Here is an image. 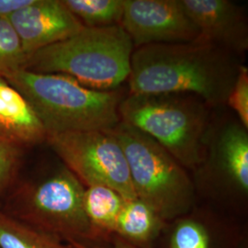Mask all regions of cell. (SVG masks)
<instances>
[{
  "label": "cell",
  "instance_id": "1",
  "mask_svg": "<svg viewBox=\"0 0 248 248\" xmlns=\"http://www.w3.org/2000/svg\"><path fill=\"white\" fill-rule=\"evenodd\" d=\"M238 57L200 40L135 48L127 80L129 93H186L212 108L226 105L243 64Z\"/></svg>",
  "mask_w": 248,
  "mask_h": 248
},
{
  "label": "cell",
  "instance_id": "2",
  "mask_svg": "<svg viewBox=\"0 0 248 248\" xmlns=\"http://www.w3.org/2000/svg\"><path fill=\"white\" fill-rule=\"evenodd\" d=\"M32 107L47 136L60 133L111 131L121 122L119 90L89 89L69 77L25 69L4 78Z\"/></svg>",
  "mask_w": 248,
  "mask_h": 248
},
{
  "label": "cell",
  "instance_id": "3",
  "mask_svg": "<svg viewBox=\"0 0 248 248\" xmlns=\"http://www.w3.org/2000/svg\"><path fill=\"white\" fill-rule=\"evenodd\" d=\"M134 46L121 25L86 28L27 59L25 70L69 77L89 89L110 91L127 82Z\"/></svg>",
  "mask_w": 248,
  "mask_h": 248
},
{
  "label": "cell",
  "instance_id": "4",
  "mask_svg": "<svg viewBox=\"0 0 248 248\" xmlns=\"http://www.w3.org/2000/svg\"><path fill=\"white\" fill-rule=\"evenodd\" d=\"M121 122L149 135L177 160L194 171L202 162L213 121L212 107L186 93L131 94L120 103Z\"/></svg>",
  "mask_w": 248,
  "mask_h": 248
},
{
  "label": "cell",
  "instance_id": "5",
  "mask_svg": "<svg viewBox=\"0 0 248 248\" xmlns=\"http://www.w3.org/2000/svg\"><path fill=\"white\" fill-rule=\"evenodd\" d=\"M108 132L123 148L136 197L164 222H172L195 207L192 178L158 142L124 122Z\"/></svg>",
  "mask_w": 248,
  "mask_h": 248
},
{
  "label": "cell",
  "instance_id": "6",
  "mask_svg": "<svg viewBox=\"0 0 248 248\" xmlns=\"http://www.w3.org/2000/svg\"><path fill=\"white\" fill-rule=\"evenodd\" d=\"M85 186L64 165L19 187L4 210L21 222L64 242L97 243L84 210Z\"/></svg>",
  "mask_w": 248,
  "mask_h": 248
},
{
  "label": "cell",
  "instance_id": "7",
  "mask_svg": "<svg viewBox=\"0 0 248 248\" xmlns=\"http://www.w3.org/2000/svg\"><path fill=\"white\" fill-rule=\"evenodd\" d=\"M196 194L238 211L248 199V129L237 118L213 119L202 162L192 172Z\"/></svg>",
  "mask_w": 248,
  "mask_h": 248
},
{
  "label": "cell",
  "instance_id": "8",
  "mask_svg": "<svg viewBox=\"0 0 248 248\" xmlns=\"http://www.w3.org/2000/svg\"><path fill=\"white\" fill-rule=\"evenodd\" d=\"M46 142L85 187L106 186L125 200L137 198L121 144L109 132L49 135Z\"/></svg>",
  "mask_w": 248,
  "mask_h": 248
},
{
  "label": "cell",
  "instance_id": "9",
  "mask_svg": "<svg viewBox=\"0 0 248 248\" xmlns=\"http://www.w3.org/2000/svg\"><path fill=\"white\" fill-rule=\"evenodd\" d=\"M134 49L154 45L194 43L200 32L180 0H125L121 22Z\"/></svg>",
  "mask_w": 248,
  "mask_h": 248
},
{
  "label": "cell",
  "instance_id": "10",
  "mask_svg": "<svg viewBox=\"0 0 248 248\" xmlns=\"http://www.w3.org/2000/svg\"><path fill=\"white\" fill-rule=\"evenodd\" d=\"M200 32V41L242 55L248 50V21L243 6L230 0H180Z\"/></svg>",
  "mask_w": 248,
  "mask_h": 248
},
{
  "label": "cell",
  "instance_id": "11",
  "mask_svg": "<svg viewBox=\"0 0 248 248\" xmlns=\"http://www.w3.org/2000/svg\"><path fill=\"white\" fill-rule=\"evenodd\" d=\"M27 59L41 49L78 33L84 26L62 0H33L9 18Z\"/></svg>",
  "mask_w": 248,
  "mask_h": 248
},
{
  "label": "cell",
  "instance_id": "12",
  "mask_svg": "<svg viewBox=\"0 0 248 248\" xmlns=\"http://www.w3.org/2000/svg\"><path fill=\"white\" fill-rule=\"evenodd\" d=\"M164 232L169 248H247L237 225L208 208L195 206Z\"/></svg>",
  "mask_w": 248,
  "mask_h": 248
},
{
  "label": "cell",
  "instance_id": "13",
  "mask_svg": "<svg viewBox=\"0 0 248 248\" xmlns=\"http://www.w3.org/2000/svg\"><path fill=\"white\" fill-rule=\"evenodd\" d=\"M46 138L47 133L32 107L0 77V139L19 148L46 142Z\"/></svg>",
  "mask_w": 248,
  "mask_h": 248
},
{
  "label": "cell",
  "instance_id": "14",
  "mask_svg": "<svg viewBox=\"0 0 248 248\" xmlns=\"http://www.w3.org/2000/svg\"><path fill=\"white\" fill-rule=\"evenodd\" d=\"M167 224L147 204L134 198L125 201L117 220L114 236L146 248L164 232Z\"/></svg>",
  "mask_w": 248,
  "mask_h": 248
},
{
  "label": "cell",
  "instance_id": "15",
  "mask_svg": "<svg viewBox=\"0 0 248 248\" xmlns=\"http://www.w3.org/2000/svg\"><path fill=\"white\" fill-rule=\"evenodd\" d=\"M125 201L119 192L108 186L85 187L84 210L97 243H109L114 236L117 220Z\"/></svg>",
  "mask_w": 248,
  "mask_h": 248
},
{
  "label": "cell",
  "instance_id": "16",
  "mask_svg": "<svg viewBox=\"0 0 248 248\" xmlns=\"http://www.w3.org/2000/svg\"><path fill=\"white\" fill-rule=\"evenodd\" d=\"M0 248H74L0 210Z\"/></svg>",
  "mask_w": 248,
  "mask_h": 248
},
{
  "label": "cell",
  "instance_id": "17",
  "mask_svg": "<svg viewBox=\"0 0 248 248\" xmlns=\"http://www.w3.org/2000/svg\"><path fill=\"white\" fill-rule=\"evenodd\" d=\"M63 5L86 28L121 25L125 0H62Z\"/></svg>",
  "mask_w": 248,
  "mask_h": 248
},
{
  "label": "cell",
  "instance_id": "18",
  "mask_svg": "<svg viewBox=\"0 0 248 248\" xmlns=\"http://www.w3.org/2000/svg\"><path fill=\"white\" fill-rule=\"evenodd\" d=\"M26 54L10 21L0 18V77L25 68Z\"/></svg>",
  "mask_w": 248,
  "mask_h": 248
},
{
  "label": "cell",
  "instance_id": "19",
  "mask_svg": "<svg viewBox=\"0 0 248 248\" xmlns=\"http://www.w3.org/2000/svg\"><path fill=\"white\" fill-rule=\"evenodd\" d=\"M226 104L235 113L240 123L248 129V68L244 63L240 67Z\"/></svg>",
  "mask_w": 248,
  "mask_h": 248
},
{
  "label": "cell",
  "instance_id": "20",
  "mask_svg": "<svg viewBox=\"0 0 248 248\" xmlns=\"http://www.w3.org/2000/svg\"><path fill=\"white\" fill-rule=\"evenodd\" d=\"M19 148L0 139V194L15 180L19 165Z\"/></svg>",
  "mask_w": 248,
  "mask_h": 248
},
{
  "label": "cell",
  "instance_id": "21",
  "mask_svg": "<svg viewBox=\"0 0 248 248\" xmlns=\"http://www.w3.org/2000/svg\"><path fill=\"white\" fill-rule=\"evenodd\" d=\"M33 0H0V18L9 19L15 12L23 9Z\"/></svg>",
  "mask_w": 248,
  "mask_h": 248
},
{
  "label": "cell",
  "instance_id": "22",
  "mask_svg": "<svg viewBox=\"0 0 248 248\" xmlns=\"http://www.w3.org/2000/svg\"><path fill=\"white\" fill-rule=\"evenodd\" d=\"M109 243H110L109 247H101V246L88 245V244H84V243H80V242H74V241L69 242V244L74 248H142L133 246L132 244L121 239L117 236H113Z\"/></svg>",
  "mask_w": 248,
  "mask_h": 248
}]
</instances>
